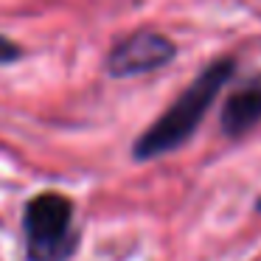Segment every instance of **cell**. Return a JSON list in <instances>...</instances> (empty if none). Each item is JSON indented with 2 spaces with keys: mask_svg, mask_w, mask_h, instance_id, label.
Instances as JSON below:
<instances>
[{
  "mask_svg": "<svg viewBox=\"0 0 261 261\" xmlns=\"http://www.w3.org/2000/svg\"><path fill=\"white\" fill-rule=\"evenodd\" d=\"M230 76H233V59L211 62L194 79V85H188L177 96V101L135 141V146H132L135 160H152V158H160V154L174 152L177 146H182L197 132V126L202 124L208 107L222 93V87L227 85Z\"/></svg>",
  "mask_w": 261,
  "mask_h": 261,
  "instance_id": "cell-1",
  "label": "cell"
},
{
  "mask_svg": "<svg viewBox=\"0 0 261 261\" xmlns=\"http://www.w3.org/2000/svg\"><path fill=\"white\" fill-rule=\"evenodd\" d=\"M23 233L29 261H68L76 250L73 202L57 191L37 194L25 205Z\"/></svg>",
  "mask_w": 261,
  "mask_h": 261,
  "instance_id": "cell-2",
  "label": "cell"
},
{
  "mask_svg": "<svg viewBox=\"0 0 261 261\" xmlns=\"http://www.w3.org/2000/svg\"><path fill=\"white\" fill-rule=\"evenodd\" d=\"M174 59V42L158 31H135L115 42L107 57V70L115 79H129V76H143L163 68Z\"/></svg>",
  "mask_w": 261,
  "mask_h": 261,
  "instance_id": "cell-3",
  "label": "cell"
},
{
  "mask_svg": "<svg viewBox=\"0 0 261 261\" xmlns=\"http://www.w3.org/2000/svg\"><path fill=\"white\" fill-rule=\"evenodd\" d=\"M261 121V76L244 82L236 87L233 96H227L222 107V132L230 138H239L250 132Z\"/></svg>",
  "mask_w": 261,
  "mask_h": 261,
  "instance_id": "cell-4",
  "label": "cell"
},
{
  "mask_svg": "<svg viewBox=\"0 0 261 261\" xmlns=\"http://www.w3.org/2000/svg\"><path fill=\"white\" fill-rule=\"evenodd\" d=\"M23 57V48L17 45V42H12L9 37L0 34V65H6V62H14V59Z\"/></svg>",
  "mask_w": 261,
  "mask_h": 261,
  "instance_id": "cell-5",
  "label": "cell"
},
{
  "mask_svg": "<svg viewBox=\"0 0 261 261\" xmlns=\"http://www.w3.org/2000/svg\"><path fill=\"white\" fill-rule=\"evenodd\" d=\"M255 208H258V211H261V199H258V202H255Z\"/></svg>",
  "mask_w": 261,
  "mask_h": 261,
  "instance_id": "cell-6",
  "label": "cell"
}]
</instances>
